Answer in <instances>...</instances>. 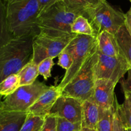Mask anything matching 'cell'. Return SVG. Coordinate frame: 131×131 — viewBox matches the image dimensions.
<instances>
[{
	"instance_id": "obj_1",
	"label": "cell",
	"mask_w": 131,
	"mask_h": 131,
	"mask_svg": "<svg viewBox=\"0 0 131 131\" xmlns=\"http://www.w3.org/2000/svg\"><path fill=\"white\" fill-rule=\"evenodd\" d=\"M5 3L9 28L15 38L40 34L38 0H6Z\"/></svg>"
},
{
	"instance_id": "obj_2",
	"label": "cell",
	"mask_w": 131,
	"mask_h": 131,
	"mask_svg": "<svg viewBox=\"0 0 131 131\" xmlns=\"http://www.w3.org/2000/svg\"><path fill=\"white\" fill-rule=\"evenodd\" d=\"M34 37H16L0 49V83L20 70L33 59Z\"/></svg>"
},
{
	"instance_id": "obj_3",
	"label": "cell",
	"mask_w": 131,
	"mask_h": 131,
	"mask_svg": "<svg viewBox=\"0 0 131 131\" xmlns=\"http://www.w3.org/2000/svg\"><path fill=\"white\" fill-rule=\"evenodd\" d=\"M79 13L70 10L62 1H59L39 14L38 26L41 33L51 37H63L74 34L71 26Z\"/></svg>"
},
{
	"instance_id": "obj_4",
	"label": "cell",
	"mask_w": 131,
	"mask_h": 131,
	"mask_svg": "<svg viewBox=\"0 0 131 131\" xmlns=\"http://www.w3.org/2000/svg\"><path fill=\"white\" fill-rule=\"evenodd\" d=\"M98 57L97 49L85 61L72 80L63 88L61 95L73 97L83 102L90 99L95 84L94 67Z\"/></svg>"
},
{
	"instance_id": "obj_5",
	"label": "cell",
	"mask_w": 131,
	"mask_h": 131,
	"mask_svg": "<svg viewBox=\"0 0 131 131\" xmlns=\"http://www.w3.org/2000/svg\"><path fill=\"white\" fill-rule=\"evenodd\" d=\"M85 17L94 29L95 37L102 31H107L115 35L125 21V14L113 7L106 0H103L94 8L88 10Z\"/></svg>"
},
{
	"instance_id": "obj_6",
	"label": "cell",
	"mask_w": 131,
	"mask_h": 131,
	"mask_svg": "<svg viewBox=\"0 0 131 131\" xmlns=\"http://www.w3.org/2000/svg\"><path fill=\"white\" fill-rule=\"evenodd\" d=\"M66 49L71 54L72 64L58 85L61 90L72 80L88 58L97 51V38L93 36L77 35Z\"/></svg>"
},
{
	"instance_id": "obj_7",
	"label": "cell",
	"mask_w": 131,
	"mask_h": 131,
	"mask_svg": "<svg viewBox=\"0 0 131 131\" xmlns=\"http://www.w3.org/2000/svg\"><path fill=\"white\" fill-rule=\"evenodd\" d=\"M44 83L35 81L29 85L21 86L3 101V111L27 112L38 99L49 88Z\"/></svg>"
},
{
	"instance_id": "obj_8",
	"label": "cell",
	"mask_w": 131,
	"mask_h": 131,
	"mask_svg": "<svg viewBox=\"0 0 131 131\" xmlns=\"http://www.w3.org/2000/svg\"><path fill=\"white\" fill-rule=\"evenodd\" d=\"M77 35L74 33L63 37H51L40 33L33 39L32 61L38 65L47 58L54 59L58 57Z\"/></svg>"
},
{
	"instance_id": "obj_9",
	"label": "cell",
	"mask_w": 131,
	"mask_h": 131,
	"mask_svg": "<svg viewBox=\"0 0 131 131\" xmlns=\"http://www.w3.org/2000/svg\"><path fill=\"white\" fill-rule=\"evenodd\" d=\"M98 52V60L94 67L96 79H107L117 84L131 67L124 54L108 56Z\"/></svg>"
},
{
	"instance_id": "obj_10",
	"label": "cell",
	"mask_w": 131,
	"mask_h": 131,
	"mask_svg": "<svg viewBox=\"0 0 131 131\" xmlns=\"http://www.w3.org/2000/svg\"><path fill=\"white\" fill-rule=\"evenodd\" d=\"M83 102L70 97L61 95L52 106L49 115L61 117L72 123L81 122Z\"/></svg>"
},
{
	"instance_id": "obj_11",
	"label": "cell",
	"mask_w": 131,
	"mask_h": 131,
	"mask_svg": "<svg viewBox=\"0 0 131 131\" xmlns=\"http://www.w3.org/2000/svg\"><path fill=\"white\" fill-rule=\"evenodd\" d=\"M116 84L107 79H96L93 94L88 101L102 110H110L115 105V88Z\"/></svg>"
},
{
	"instance_id": "obj_12",
	"label": "cell",
	"mask_w": 131,
	"mask_h": 131,
	"mask_svg": "<svg viewBox=\"0 0 131 131\" xmlns=\"http://www.w3.org/2000/svg\"><path fill=\"white\" fill-rule=\"evenodd\" d=\"M61 92L62 90L58 86H50L28 110V113L46 118L49 115L52 106L58 99L61 95Z\"/></svg>"
},
{
	"instance_id": "obj_13",
	"label": "cell",
	"mask_w": 131,
	"mask_h": 131,
	"mask_svg": "<svg viewBox=\"0 0 131 131\" xmlns=\"http://www.w3.org/2000/svg\"><path fill=\"white\" fill-rule=\"evenodd\" d=\"M28 113L2 111L0 113V131H20Z\"/></svg>"
},
{
	"instance_id": "obj_14",
	"label": "cell",
	"mask_w": 131,
	"mask_h": 131,
	"mask_svg": "<svg viewBox=\"0 0 131 131\" xmlns=\"http://www.w3.org/2000/svg\"><path fill=\"white\" fill-rule=\"evenodd\" d=\"M99 52L108 56H116L122 53L115 35L107 31H102L96 37Z\"/></svg>"
},
{
	"instance_id": "obj_15",
	"label": "cell",
	"mask_w": 131,
	"mask_h": 131,
	"mask_svg": "<svg viewBox=\"0 0 131 131\" xmlns=\"http://www.w3.org/2000/svg\"><path fill=\"white\" fill-rule=\"evenodd\" d=\"M100 114L99 106L89 101L83 102L81 127L97 130V123Z\"/></svg>"
},
{
	"instance_id": "obj_16",
	"label": "cell",
	"mask_w": 131,
	"mask_h": 131,
	"mask_svg": "<svg viewBox=\"0 0 131 131\" xmlns=\"http://www.w3.org/2000/svg\"><path fill=\"white\" fill-rule=\"evenodd\" d=\"M14 38L9 28L5 1L0 0V49Z\"/></svg>"
},
{
	"instance_id": "obj_17",
	"label": "cell",
	"mask_w": 131,
	"mask_h": 131,
	"mask_svg": "<svg viewBox=\"0 0 131 131\" xmlns=\"http://www.w3.org/2000/svg\"><path fill=\"white\" fill-rule=\"evenodd\" d=\"M103 0H61L70 10L86 17L88 10L98 6Z\"/></svg>"
},
{
	"instance_id": "obj_18",
	"label": "cell",
	"mask_w": 131,
	"mask_h": 131,
	"mask_svg": "<svg viewBox=\"0 0 131 131\" xmlns=\"http://www.w3.org/2000/svg\"><path fill=\"white\" fill-rule=\"evenodd\" d=\"M115 37L122 52L131 65V33L125 24L120 28Z\"/></svg>"
},
{
	"instance_id": "obj_19",
	"label": "cell",
	"mask_w": 131,
	"mask_h": 131,
	"mask_svg": "<svg viewBox=\"0 0 131 131\" xmlns=\"http://www.w3.org/2000/svg\"><path fill=\"white\" fill-rule=\"evenodd\" d=\"M116 109V99L115 106L113 108L110 110H102L100 108L97 131H114V118Z\"/></svg>"
},
{
	"instance_id": "obj_20",
	"label": "cell",
	"mask_w": 131,
	"mask_h": 131,
	"mask_svg": "<svg viewBox=\"0 0 131 131\" xmlns=\"http://www.w3.org/2000/svg\"><path fill=\"white\" fill-rule=\"evenodd\" d=\"M20 79V85H29L36 81V79L39 75L38 70V65L33 62L29 61L18 73Z\"/></svg>"
},
{
	"instance_id": "obj_21",
	"label": "cell",
	"mask_w": 131,
	"mask_h": 131,
	"mask_svg": "<svg viewBox=\"0 0 131 131\" xmlns=\"http://www.w3.org/2000/svg\"><path fill=\"white\" fill-rule=\"evenodd\" d=\"M72 33L78 35L93 36L95 37L94 29L92 28L88 19L83 15L76 18L71 26Z\"/></svg>"
},
{
	"instance_id": "obj_22",
	"label": "cell",
	"mask_w": 131,
	"mask_h": 131,
	"mask_svg": "<svg viewBox=\"0 0 131 131\" xmlns=\"http://www.w3.org/2000/svg\"><path fill=\"white\" fill-rule=\"evenodd\" d=\"M20 86V79L18 74L10 75L0 83V95L7 97Z\"/></svg>"
},
{
	"instance_id": "obj_23",
	"label": "cell",
	"mask_w": 131,
	"mask_h": 131,
	"mask_svg": "<svg viewBox=\"0 0 131 131\" xmlns=\"http://www.w3.org/2000/svg\"><path fill=\"white\" fill-rule=\"evenodd\" d=\"M45 118L28 113L26 119L20 131H42Z\"/></svg>"
},
{
	"instance_id": "obj_24",
	"label": "cell",
	"mask_w": 131,
	"mask_h": 131,
	"mask_svg": "<svg viewBox=\"0 0 131 131\" xmlns=\"http://www.w3.org/2000/svg\"><path fill=\"white\" fill-rule=\"evenodd\" d=\"M116 109L122 122L125 129H131V102L125 98L124 103L119 104L116 101Z\"/></svg>"
},
{
	"instance_id": "obj_25",
	"label": "cell",
	"mask_w": 131,
	"mask_h": 131,
	"mask_svg": "<svg viewBox=\"0 0 131 131\" xmlns=\"http://www.w3.org/2000/svg\"><path fill=\"white\" fill-rule=\"evenodd\" d=\"M57 118V131H79L82 129L81 122L72 123L61 117Z\"/></svg>"
},
{
	"instance_id": "obj_26",
	"label": "cell",
	"mask_w": 131,
	"mask_h": 131,
	"mask_svg": "<svg viewBox=\"0 0 131 131\" xmlns=\"http://www.w3.org/2000/svg\"><path fill=\"white\" fill-rule=\"evenodd\" d=\"M53 58H47L42 60L38 65V70L39 75H41L45 80L51 77V70L54 66Z\"/></svg>"
},
{
	"instance_id": "obj_27",
	"label": "cell",
	"mask_w": 131,
	"mask_h": 131,
	"mask_svg": "<svg viewBox=\"0 0 131 131\" xmlns=\"http://www.w3.org/2000/svg\"><path fill=\"white\" fill-rule=\"evenodd\" d=\"M58 64L60 67L66 70H69L72 64V57L70 52L66 48L59 54Z\"/></svg>"
},
{
	"instance_id": "obj_28",
	"label": "cell",
	"mask_w": 131,
	"mask_h": 131,
	"mask_svg": "<svg viewBox=\"0 0 131 131\" xmlns=\"http://www.w3.org/2000/svg\"><path fill=\"white\" fill-rule=\"evenodd\" d=\"M57 118L56 116L48 115L45 118L42 131H57Z\"/></svg>"
},
{
	"instance_id": "obj_29",
	"label": "cell",
	"mask_w": 131,
	"mask_h": 131,
	"mask_svg": "<svg viewBox=\"0 0 131 131\" xmlns=\"http://www.w3.org/2000/svg\"><path fill=\"white\" fill-rule=\"evenodd\" d=\"M61 0H38V5H39L40 14L46 10L54 5L56 3L59 2Z\"/></svg>"
},
{
	"instance_id": "obj_30",
	"label": "cell",
	"mask_w": 131,
	"mask_h": 131,
	"mask_svg": "<svg viewBox=\"0 0 131 131\" xmlns=\"http://www.w3.org/2000/svg\"><path fill=\"white\" fill-rule=\"evenodd\" d=\"M114 131H125V127L122 122L121 118H120V115L117 111V109H116L115 118H114Z\"/></svg>"
},
{
	"instance_id": "obj_31",
	"label": "cell",
	"mask_w": 131,
	"mask_h": 131,
	"mask_svg": "<svg viewBox=\"0 0 131 131\" xmlns=\"http://www.w3.org/2000/svg\"><path fill=\"white\" fill-rule=\"evenodd\" d=\"M122 88L124 92L131 93V67L127 72V78L122 82Z\"/></svg>"
},
{
	"instance_id": "obj_32",
	"label": "cell",
	"mask_w": 131,
	"mask_h": 131,
	"mask_svg": "<svg viewBox=\"0 0 131 131\" xmlns=\"http://www.w3.org/2000/svg\"><path fill=\"white\" fill-rule=\"evenodd\" d=\"M125 24L128 30L131 33V7L129 11L125 14Z\"/></svg>"
},
{
	"instance_id": "obj_33",
	"label": "cell",
	"mask_w": 131,
	"mask_h": 131,
	"mask_svg": "<svg viewBox=\"0 0 131 131\" xmlns=\"http://www.w3.org/2000/svg\"><path fill=\"white\" fill-rule=\"evenodd\" d=\"M124 95H125V98H127V99H129L130 101V102H131V93L130 92H124Z\"/></svg>"
},
{
	"instance_id": "obj_34",
	"label": "cell",
	"mask_w": 131,
	"mask_h": 131,
	"mask_svg": "<svg viewBox=\"0 0 131 131\" xmlns=\"http://www.w3.org/2000/svg\"><path fill=\"white\" fill-rule=\"evenodd\" d=\"M81 131H97V130L89 129V128H86V127H83L81 129Z\"/></svg>"
},
{
	"instance_id": "obj_35",
	"label": "cell",
	"mask_w": 131,
	"mask_h": 131,
	"mask_svg": "<svg viewBox=\"0 0 131 131\" xmlns=\"http://www.w3.org/2000/svg\"><path fill=\"white\" fill-rule=\"evenodd\" d=\"M3 96L0 95V113L3 110V101H2Z\"/></svg>"
},
{
	"instance_id": "obj_36",
	"label": "cell",
	"mask_w": 131,
	"mask_h": 131,
	"mask_svg": "<svg viewBox=\"0 0 131 131\" xmlns=\"http://www.w3.org/2000/svg\"><path fill=\"white\" fill-rule=\"evenodd\" d=\"M125 131H131V129H125Z\"/></svg>"
},
{
	"instance_id": "obj_37",
	"label": "cell",
	"mask_w": 131,
	"mask_h": 131,
	"mask_svg": "<svg viewBox=\"0 0 131 131\" xmlns=\"http://www.w3.org/2000/svg\"><path fill=\"white\" fill-rule=\"evenodd\" d=\"M129 1H130V2L131 3V0H129Z\"/></svg>"
},
{
	"instance_id": "obj_38",
	"label": "cell",
	"mask_w": 131,
	"mask_h": 131,
	"mask_svg": "<svg viewBox=\"0 0 131 131\" xmlns=\"http://www.w3.org/2000/svg\"><path fill=\"white\" fill-rule=\"evenodd\" d=\"M3 1H6V0H3Z\"/></svg>"
},
{
	"instance_id": "obj_39",
	"label": "cell",
	"mask_w": 131,
	"mask_h": 131,
	"mask_svg": "<svg viewBox=\"0 0 131 131\" xmlns=\"http://www.w3.org/2000/svg\"><path fill=\"white\" fill-rule=\"evenodd\" d=\"M79 131H81V130H79Z\"/></svg>"
}]
</instances>
